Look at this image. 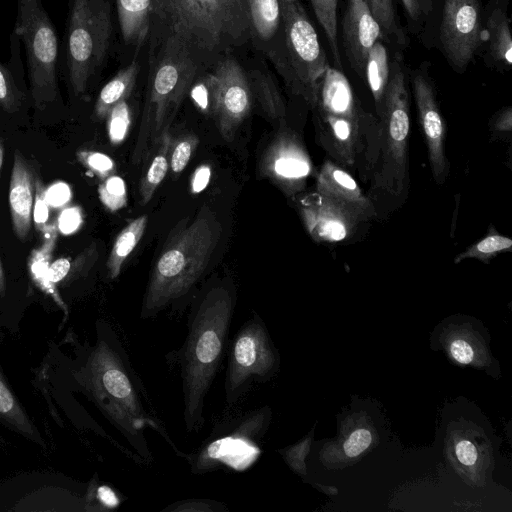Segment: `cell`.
<instances>
[{"mask_svg":"<svg viewBox=\"0 0 512 512\" xmlns=\"http://www.w3.org/2000/svg\"><path fill=\"white\" fill-rule=\"evenodd\" d=\"M316 141L330 159L345 170H356L365 182L375 170L381 125L366 112L350 89L335 90L313 109Z\"/></svg>","mask_w":512,"mask_h":512,"instance_id":"5b68a950","label":"cell"},{"mask_svg":"<svg viewBox=\"0 0 512 512\" xmlns=\"http://www.w3.org/2000/svg\"><path fill=\"white\" fill-rule=\"evenodd\" d=\"M251 38L272 61L277 52L281 27L279 0H248Z\"/></svg>","mask_w":512,"mask_h":512,"instance_id":"44dd1931","label":"cell"},{"mask_svg":"<svg viewBox=\"0 0 512 512\" xmlns=\"http://www.w3.org/2000/svg\"><path fill=\"white\" fill-rule=\"evenodd\" d=\"M481 10L478 0H445L440 25V42L448 61L459 69L472 60L482 42Z\"/></svg>","mask_w":512,"mask_h":512,"instance_id":"5bb4252c","label":"cell"},{"mask_svg":"<svg viewBox=\"0 0 512 512\" xmlns=\"http://www.w3.org/2000/svg\"><path fill=\"white\" fill-rule=\"evenodd\" d=\"M220 234L221 225L208 206H202L191 221L175 227L152 268L141 319L156 317L191 294L208 267Z\"/></svg>","mask_w":512,"mask_h":512,"instance_id":"3957f363","label":"cell"},{"mask_svg":"<svg viewBox=\"0 0 512 512\" xmlns=\"http://www.w3.org/2000/svg\"><path fill=\"white\" fill-rule=\"evenodd\" d=\"M372 436L367 429L355 430L344 443L343 448L347 456L355 457L362 453L371 443Z\"/></svg>","mask_w":512,"mask_h":512,"instance_id":"60d3db41","label":"cell"},{"mask_svg":"<svg viewBox=\"0 0 512 512\" xmlns=\"http://www.w3.org/2000/svg\"><path fill=\"white\" fill-rule=\"evenodd\" d=\"M489 49L493 58L506 65L512 63V38L506 13L495 8L487 23Z\"/></svg>","mask_w":512,"mask_h":512,"instance_id":"83f0119b","label":"cell"},{"mask_svg":"<svg viewBox=\"0 0 512 512\" xmlns=\"http://www.w3.org/2000/svg\"><path fill=\"white\" fill-rule=\"evenodd\" d=\"M494 130L497 132H511L512 129V109H504L495 119Z\"/></svg>","mask_w":512,"mask_h":512,"instance_id":"f907efd6","label":"cell"},{"mask_svg":"<svg viewBox=\"0 0 512 512\" xmlns=\"http://www.w3.org/2000/svg\"><path fill=\"white\" fill-rule=\"evenodd\" d=\"M378 23L381 32L394 37L399 43L404 42V36L397 26L394 12L393 0H364Z\"/></svg>","mask_w":512,"mask_h":512,"instance_id":"1f68e13d","label":"cell"},{"mask_svg":"<svg viewBox=\"0 0 512 512\" xmlns=\"http://www.w3.org/2000/svg\"><path fill=\"white\" fill-rule=\"evenodd\" d=\"M57 239L55 230L45 241L44 245L36 251H33L30 259V271L35 279L43 288L47 289V271L50 266L49 261Z\"/></svg>","mask_w":512,"mask_h":512,"instance_id":"d590c367","label":"cell"},{"mask_svg":"<svg viewBox=\"0 0 512 512\" xmlns=\"http://www.w3.org/2000/svg\"><path fill=\"white\" fill-rule=\"evenodd\" d=\"M228 506L209 498H187L173 502L164 507L161 512H227Z\"/></svg>","mask_w":512,"mask_h":512,"instance_id":"74e56055","label":"cell"},{"mask_svg":"<svg viewBox=\"0 0 512 512\" xmlns=\"http://www.w3.org/2000/svg\"><path fill=\"white\" fill-rule=\"evenodd\" d=\"M96 342L88 346L76 371L84 393L123 435L140 464H150L153 455L145 430L157 433L175 452L185 456L149 406L146 391L117 333L99 321Z\"/></svg>","mask_w":512,"mask_h":512,"instance_id":"6da1fadb","label":"cell"},{"mask_svg":"<svg viewBox=\"0 0 512 512\" xmlns=\"http://www.w3.org/2000/svg\"><path fill=\"white\" fill-rule=\"evenodd\" d=\"M139 71V65L133 61L121 69L100 91L95 104L98 119L107 117L111 109L120 101L126 100L132 92Z\"/></svg>","mask_w":512,"mask_h":512,"instance_id":"603a6c76","label":"cell"},{"mask_svg":"<svg viewBox=\"0 0 512 512\" xmlns=\"http://www.w3.org/2000/svg\"><path fill=\"white\" fill-rule=\"evenodd\" d=\"M218 80L214 71L196 77L189 94L196 108L207 116L214 117L217 105Z\"/></svg>","mask_w":512,"mask_h":512,"instance_id":"f546056e","label":"cell"},{"mask_svg":"<svg viewBox=\"0 0 512 512\" xmlns=\"http://www.w3.org/2000/svg\"><path fill=\"white\" fill-rule=\"evenodd\" d=\"M280 359L264 321L257 314L240 326L229 346L225 401L235 404L255 383L271 379Z\"/></svg>","mask_w":512,"mask_h":512,"instance_id":"8fae6325","label":"cell"},{"mask_svg":"<svg viewBox=\"0 0 512 512\" xmlns=\"http://www.w3.org/2000/svg\"><path fill=\"white\" fill-rule=\"evenodd\" d=\"M77 158L83 166H85L101 181L107 179L115 173V162L111 157L104 153L82 150L77 153Z\"/></svg>","mask_w":512,"mask_h":512,"instance_id":"8d00e7d4","label":"cell"},{"mask_svg":"<svg viewBox=\"0 0 512 512\" xmlns=\"http://www.w3.org/2000/svg\"><path fill=\"white\" fill-rule=\"evenodd\" d=\"M402 3L409 16L416 20L424 12L422 0H402Z\"/></svg>","mask_w":512,"mask_h":512,"instance_id":"816d5d0a","label":"cell"},{"mask_svg":"<svg viewBox=\"0 0 512 512\" xmlns=\"http://www.w3.org/2000/svg\"><path fill=\"white\" fill-rule=\"evenodd\" d=\"M389 76L386 48L381 42L376 41L367 54L365 77L375 102L377 117L381 112Z\"/></svg>","mask_w":512,"mask_h":512,"instance_id":"4316f807","label":"cell"},{"mask_svg":"<svg viewBox=\"0 0 512 512\" xmlns=\"http://www.w3.org/2000/svg\"><path fill=\"white\" fill-rule=\"evenodd\" d=\"M36 181L32 167L15 150L9 186V206L12 225L16 236L27 238L32 220Z\"/></svg>","mask_w":512,"mask_h":512,"instance_id":"ffe728a7","label":"cell"},{"mask_svg":"<svg viewBox=\"0 0 512 512\" xmlns=\"http://www.w3.org/2000/svg\"><path fill=\"white\" fill-rule=\"evenodd\" d=\"M511 247L512 240L510 238L499 234L494 229H490L489 234H487L483 239L459 253L454 258V263L458 264L467 259H475L488 263L497 254L509 251Z\"/></svg>","mask_w":512,"mask_h":512,"instance_id":"f1b7e54d","label":"cell"},{"mask_svg":"<svg viewBox=\"0 0 512 512\" xmlns=\"http://www.w3.org/2000/svg\"><path fill=\"white\" fill-rule=\"evenodd\" d=\"M213 71L218 80L214 118L222 138L229 142L249 115L254 97L248 75L234 58H220Z\"/></svg>","mask_w":512,"mask_h":512,"instance_id":"9a60e30c","label":"cell"},{"mask_svg":"<svg viewBox=\"0 0 512 512\" xmlns=\"http://www.w3.org/2000/svg\"><path fill=\"white\" fill-rule=\"evenodd\" d=\"M3 158H4V143H3V139L0 135V172H1L2 164H3Z\"/></svg>","mask_w":512,"mask_h":512,"instance_id":"db71d44e","label":"cell"},{"mask_svg":"<svg viewBox=\"0 0 512 512\" xmlns=\"http://www.w3.org/2000/svg\"><path fill=\"white\" fill-rule=\"evenodd\" d=\"M99 199L111 212L118 211L127 204V189L123 178L112 175L98 187Z\"/></svg>","mask_w":512,"mask_h":512,"instance_id":"836d02e7","label":"cell"},{"mask_svg":"<svg viewBox=\"0 0 512 512\" xmlns=\"http://www.w3.org/2000/svg\"><path fill=\"white\" fill-rule=\"evenodd\" d=\"M36 201L34 204V221L35 223H44L48 218V203L45 199V193L42 190V185L36 181Z\"/></svg>","mask_w":512,"mask_h":512,"instance_id":"c3c4849f","label":"cell"},{"mask_svg":"<svg viewBox=\"0 0 512 512\" xmlns=\"http://www.w3.org/2000/svg\"><path fill=\"white\" fill-rule=\"evenodd\" d=\"M0 414L9 417L11 422H17L21 426L27 424L23 419L21 410L15 401L14 396L0 379Z\"/></svg>","mask_w":512,"mask_h":512,"instance_id":"ab89813d","label":"cell"},{"mask_svg":"<svg viewBox=\"0 0 512 512\" xmlns=\"http://www.w3.org/2000/svg\"><path fill=\"white\" fill-rule=\"evenodd\" d=\"M154 0H116L118 19L124 41L141 46L148 36Z\"/></svg>","mask_w":512,"mask_h":512,"instance_id":"7402d4cb","label":"cell"},{"mask_svg":"<svg viewBox=\"0 0 512 512\" xmlns=\"http://www.w3.org/2000/svg\"><path fill=\"white\" fill-rule=\"evenodd\" d=\"M5 294V277H4V271L0 259V297H3Z\"/></svg>","mask_w":512,"mask_h":512,"instance_id":"f5cc1de1","label":"cell"},{"mask_svg":"<svg viewBox=\"0 0 512 512\" xmlns=\"http://www.w3.org/2000/svg\"><path fill=\"white\" fill-rule=\"evenodd\" d=\"M146 225L147 216H139L129 222L117 235L106 264L110 279L119 276L123 264L141 240Z\"/></svg>","mask_w":512,"mask_h":512,"instance_id":"484cf974","label":"cell"},{"mask_svg":"<svg viewBox=\"0 0 512 512\" xmlns=\"http://www.w3.org/2000/svg\"><path fill=\"white\" fill-rule=\"evenodd\" d=\"M58 228L64 234H70L78 229L82 222L81 210L71 207L64 210L58 219Z\"/></svg>","mask_w":512,"mask_h":512,"instance_id":"7bdbcfd3","label":"cell"},{"mask_svg":"<svg viewBox=\"0 0 512 512\" xmlns=\"http://www.w3.org/2000/svg\"><path fill=\"white\" fill-rule=\"evenodd\" d=\"M16 33L25 44L31 93L41 109L57 95L58 54L55 29L41 0H18Z\"/></svg>","mask_w":512,"mask_h":512,"instance_id":"7c38bea8","label":"cell"},{"mask_svg":"<svg viewBox=\"0 0 512 512\" xmlns=\"http://www.w3.org/2000/svg\"><path fill=\"white\" fill-rule=\"evenodd\" d=\"M281 27L272 63L292 93L313 109L321 79L330 66L317 33L299 0H279Z\"/></svg>","mask_w":512,"mask_h":512,"instance_id":"52a82bcc","label":"cell"},{"mask_svg":"<svg viewBox=\"0 0 512 512\" xmlns=\"http://www.w3.org/2000/svg\"><path fill=\"white\" fill-rule=\"evenodd\" d=\"M298 207L307 232L318 243L345 241L354 236L362 223L316 191L302 197Z\"/></svg>","mask_w":512,"mask_h":512,"instance_id":"e0dca14e","label":"cell"},{"mask_svg":"<svg viewBox=\"0 0 512 512\" xmlns=\"http://www.w3.org/2000/svg\"><path fill=\"white\" fill-rule=\"evenodd\" d=\"M0 105L7 111H15L19 106L17 89L9 71L0 63Z\"/></svg>","mask_w":512,"mask_h":512,"instance_id":"f35d334b","label":"cell"},{"mask_svg":"<svg viewBox=\"0 0 512 512\" xmlns=\"http://www.w3.org/2000/svg\"><path fill=\"white\" fill-rule=\"evenodd\" d=\"M381 36V29L364 0H348L342 22V38L347 59L365 77L367 54Z\"/></svg>","mask_w":512,"mask_h":512,"instance_id":"d6986e66","label":"cell"},{"mask_svg":"<svg viewBox=\"0 0 512 512\" xmlns=\"http://www.w3.org/2000/svg\"><path fill=\"white\" fill-rule=\"evenodd\" d=\"M172 139L169 127L164 128L157 137V149L139 185L140 202L142 205L147 204L152 199L156 189L168 172Z\"/></svg>","mask_w":512,"mask_h":512,"instance_id":"cb8c5ba5","label":"cell"},{"mask_svg":"<svg viewBox=\"0 0 512 512\" xmlns=\"http://www.w3.org/2000/svg\"><path fill=\"white\" fill-rule=\"evenodd\" d=\"M112 30L107 0H74L68 28V68L76 94L83 93L101 66Z\"/></svg>","mask_w":512,"mask_h":512,"instance_id":"30bf717a","label":"cell"},{"mask_svg":"<svg viewBox=\"0 0 512 512\" xmlns=\"http://www.w3.org/2000/svg\"><path fill=\"white\" fill-rule=\"evenodd\" d=\"M69 187L64 183H57L51 186L45 193V199L53 207H60L70 200Z\"/></svg>","mask_w":512,"mask_h":512,"instance_id":"ee69618b","label":"cell"},{"mask_svg":"<svg viewBox=\"0 0 512 512\" xmlns=\"http://www.w3.org/2000/svg\"><path fill=\"white\" fill-rule=\"evenodd\" d=\"M153 18L201 64L251 38L248 0H154Z\"/></svg>","mask_w":512,"mask_h":512,"instance_id":"277c9868","label":"cell"},{"mask_svg":"<svg viewBox=\"0 0 512 512\" xmlns=\"http://www.w3.org/2000/svg\"><path fill=\"white\" fill-rule=\"evenodd\" d=\"M235 306L236 293L231 283L207 286L191 305L182 346L167 355L171 357H167L168 361L179 367L188 433L198 432L204 424L206 397L227 349Z\"/></svg>","mask_w":512,"mask_h":512,"instance_id":"7a4b0ae2","label":"cell"},{"mask_svg":"<svg viewBox=\"0 0 512 512\" xmlns=\"http://www.w3.org/2000/svg\"><path fill=\"white\" fill-rule=\"evenodd\" d=\"M108 137L113 145L121 144L131 126V109L126 100L117 103L107 115Z\"/></svg>","mask_w":512,"mask_h":512,"instance_id":"d6a6232c","label":"cell"},{"mask_svg":"<svg viewBox=\"0 0 512 512\" xmlns=\"http://www.w3.org/2000/svg\"><path fill=\"white\" fill-rule=\"evenodd\" d=\"M199 139L194 134H185L177 139H172L169 153V167L174 174H180L186 168Z\"/></svg>","mask_w":512,"mask_h":512,"instance_id":"e575fe53","label":"cell"},{"mask_svg":"<svg viewBox=\"0 0 512 512\" xmlns=\"http://www.w3.org/2000/svg\"><path fill=\"white\" fill-rule=\"evenodd\" d=\"M199 60L181 42L162 37L151 64L145 114L158 137L176 114L197 77Z\"/></svg>","mask_w":512,"mask_h":512,"instance_id":"9c48e42d","label":"cell"},{"mask_svg":"<svg viewBox=\"0 0 512 512\" xmlns=\"http://www.w3.org/2000/svg\"><path fill=\"white\" fill-rule=\"evenodd\" d=\"M313 172V162L302 140L281 124L260 161L261 175L293 197L304 189Z\"/></svg>","mask_w":512,"mask_h":512,"instance_id":"4fadbf2b","label":"cell"},{"mask_svg":"<svg viewBox=\"0 0 512 512\" xmlns=\"http://www.w3.org/2000/svg\"><path fill=\"white\" fill-rule=\"evenodd\" d=\"M271 420V410L263 406L216 424L207 438L184 458L192 474L201 475L221 467L242 471L259 457L260 441Z\"/></svg>","mask_w":512,"mask_h":512,"instance_id":"ba28073f","label":"cell"},{"mask_svg":"<svg viewBox=\"0 0 512 512\" xmlns=\"http://www.w3.org/2000/svg\"><path fill=\"white\" fill-rule=\"evenodd\" d=\"M315 179L317 193L347 210L362 223L377 216L374 203L352 175L331 159L324 161Z\"/></svg>","mask_w":512,"mask_h":512,"instance_id":"ac0fdd59","label":"cell"},{"mask_svg":"<svg viewBox=\"0 0 512 512\" xmlns=\"http://www.w3.org/2000/svg\"><path fill=\"white\" fill-rule=\"evenodd\" d=\"M71 263L66 258H59L50 264L47 271V290H49V284H55L61 281L66 277L68 272L70 271Z\"/></svg>","mask_w":512,"mask_h":512,"instance_id":"f6af8a7d","label":"cell"},{"mask_svg":"<svg viewBox=\"0 0 512 512\" xmlns=\"http://www.w3.org/2000/svg\"><path fill=\"white\" fill-rule=\"evenodd\" d=\"M378 119L381 125L380 151L370 179L368 197L377 215L401 205L409 191V101L405 75L399 59L390 71Z\"/></svg>","mask_w":512,"mask_h":512,"instance_id":"8992f818","label":"cell"},{"mask_svg":"<svg viewBox=\"0 0 512 512\" xmlns=\"http://www.w3.org/2000/svg\"><path fill=\"white\" fill-rule=\"evenodd\" d=\"M412 85L432 176L434 181L441 185L450 172V163L445 152V122L431 80L424 73L415 72L412 76Z\"/></svg>","mask_w":512,"mask_h":512,"instance_id":"2e32d148","label":"cell"},{"mask_svg":"<svg viewBox=\"0 0 512 512\" xmlns=\"http://www.w3.org/2000/svg\"><path fill=\"white\" fill-rule=\"evenodd\" d=\"M308 451V440L288 448L282 449L278 452L284 457L285 461L293 468L296 472L304 473V458Z\"/></svg>","mask_w":512,"mask_h":512,"instance_id":"b9f144b4","label":"cell"},{"mask_svg":"<svg viewBox=\"0 0 512 512\" xmlns=\"http://www.w3.org/2000/svg\"><path fill=\"white\" fill-rule=\"evenodd\" d=\"M248 77L253 97L259 102L265 115L272 121L285 124V102L273 78L259 70L251 72Z\"/></svg>","mask_w":512,"mask_h":512,"instance_id":"d4e9b609","label":"cell"},{"mask_svg":"<svg viewBox=\"0 0 512 512\" xmlns=\"http://www.w3.org/2000/svg\"><path fill=\"white\" fill-rule=\"evenodd\" d=\"M211 168L208 165H201L195 171L191 179V191L192 193H200L203 191L210 180Z\"/></svg>","mask_w":512,"mask_h":512,"instance_id":"681fc988","label":"cell"},{"mask_svg":"<svg viewBox=\"0 0 512 512\" xmlns=\"http://www.w3.org/2000/svg\"><path fill=\"white\" fill-rule=\"evenodd\" d=\"M452 357L461 364H469L473 360V349L464 340H455L450 345Z\"/></svg>","mask_w":512,"mask_h":512,"instance_id":"7dc6e473","label":"cell"},{"mask_svg":"<svg viewBox=\"0 0 512 512\" xmlns=\"http://www.w3.org/2000/svg\"><path fill=\"white\" fill-rule=\"evenodd\" d=\"M455 453L457 459L463 465L471 466L477 461V451L473 443L468 440H461L456 444Z\"/></svg>","mask_w":512,"mask_h":512,"instance_id":"bcb514c9","label":"cell"},{"mask_svg":"<svg viewBox=\"0 0 512 512\" xmlns=\"http://www.w3.org/2000/svg\"><path fill=\"white\" fill-rule=\"evenodd\" d=\"M315 16L323 28L334 60L341 65L337 40V0H310Z\"/></svg>","mask_w":512,"mask_h":512,"instance_id":"4dcf8cb0","label":"cell"}]
</instances>
